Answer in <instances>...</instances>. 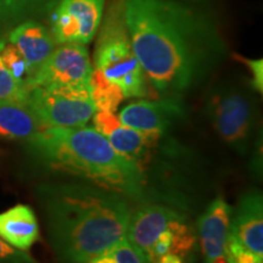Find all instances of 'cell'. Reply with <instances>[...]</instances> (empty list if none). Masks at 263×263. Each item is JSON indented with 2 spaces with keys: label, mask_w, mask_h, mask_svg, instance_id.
Wrapping results in <instances>:
<instances>
[{
  "label": "cell",
  "mask_w": 263,
  "mask_h": 263,
  "mask_svg": "<svg viewBox=\"0 0 263 263\" xmlns=\"http://www.w3.org/2000/svg\"><path fill=\"white\" fill-rule=\"evenodd\" d=\"M134 54L160 95L178 99L200 83L222 57L215 29L171 0H122Z\"/></svg>",
  "instance_id": "6da1fadb"
},
{
  "label": "cell",
  "mask_w": 263,
  "mask_h": 263,
  "mask_svg": "<svg viewBox=\"0 0 263 263\" xmlns=\"http://www.w3.org/2000/svg\"><path fill=\"white\" fill-rule=\"evenodd\" d=\"M41 196L52 249L66 263H83L126 239L129 200L85 182L48 184Z\"/></svg>",
  "instance_id": "7a4b0ae2"
},
{
  "label": "cell",
  "mask_w": 263,
  "mask_h": 263,
  "mask_svg": "<svg viewBox=\"0 0 263 263\" xmlns=\"http://www.w3.org/2000/svg\"><path fill=\"white\" fill-rule=\"evenodd\" d=\"M27 144L32 155L52 171L117 193L127 200L147 202L140 171L94 128L47 127Z\"/></svg>",
  "instance_id": "3957f363"
},
{
  "label": "cell",
  "mask_w": 263,
  "mask_h": 263,
  "mask_svg": "<svg viewBox=\"0 0 263 263\" xmlns=\"http://www.w3.org/2000/svg\"><path fill=\"white\" fill-rule=\"evenodd\" d=\"M126 238L145 263H160L168 255L189 263L197 246L188 211L162 202L141 203L132 212Z\"/></svg>",
  "instance_id": "277c9868"
},
{
  "label": "cell",
  "mask_w": 263,
  "mask_h": 263,
  "mask_svg": "<svg viewBox=\"0 0 263 263\" xmlns=\"http://www.w3.org/2000/svg\"><path fill=\"white\" fill-rule=\"evenodd\" d=\"M94 64L107 80L122 89L124 98H144L147 94L146 76L132 47L122 0L111 6L104 20Z\"/></svg>",
  "instance_id": "5b68a950"
},
{
  "label": "cell",
  "mask_w": 263,
  "mask_h": 263,
  "mask_svg": "<svg viewBox=\"0 0 263 263\" xmlns=\"http://www.w3.org/2000/svg\"><path fill=\"white\" fill-rule=\"evenodd\" d=\"M206 114L218 137L238 155H246L252 147L257 112L249 90L240 85L216 88L206 101Z\"/></svg>",
  "instance_id": "8992f818"
},
{
  "label": "cell",
  "mask_w": 263,
  "mask_h": 263,
  "mask_svg": "<svg viewBox=\"0 0 263 263\" xmlns=\"http://www.w3.org/2000/svg\"><path fill=\"white\" fill-rule=\"evenodd\" d=\"M28 105L44 127H84L97 112L89 87H34Z\"/></svg>",
  "instance_id": "52a82bcc"
},
{
  "label": "cell",
  "mask_w": 263,
  "mask_h": 263,
  "mask_svg": "<svg viewBox=\"0 0 263 263\" xmlns=\"http://www.w3.org/2000/svg\"><path fill=\"white\" fill-rule=\"evenodd\" d=\"M93 71L90 57L84 44H61L55 48L39 70L28 81L34 87H89Z\"/></svg>",
  "instance_id": "ba28073f"
},
{
  "label": "cell",
  "mask_w": 263,
  "mask_h": 263,
  "mask_svg": "<svg viewBox=\"0 0 263 263\" xmlns=\"http://www.w3.org/2000/svg\"><path fill=\"white\" fill-rule=\"evenodd\" d=\"M104 0H62L51 18L52 37L59 44H88L103 20Z\"/></svg>",
  "instance_id": "9c48e42d"
},
{
  "label": "cell",
  "mask_w": 263,
  "mask_h": 263,
  "mask_svg": "<svg viewBox=\"0 0 263 263\" xmlns=\"http://www.w3.org/2000/svg\"><path fill=\"white\" fill-rule=\"evenodd\" d=\"M185 118V107L178 99L168 98L159 101H136L127 105L118 115L123 126L156 133H170Z\"/></svg>",
  "instance_id": "30bf717a"
},
{
  "label": "cell",
  "mask_w": 263,
  "mask_h": 263,
  "mask_svg": "<svg viewBox=\"0 0 263 263\" xmlns=\"http://www.w3.org/2000/svg\"><path fill=\"white\" fill-rule=\"evenodd\" d=\"M233 209L223 197H216L197 219L196 232L203 263H228L226 256Z\"/></svg>",
  "instance_id": "8fae6325"
},
{
  "label": "cell",
  "mask_w": 263,
  "mask_h": 263,
  "mask_svg": "<svg viewBox=\"0 0 263 263\" xmlns=\"http://www.w3.org/2000/svg\"><path fill=\"white\" fill-rule=\"evenodd\" d=\"M229 235L246 250L263 258V197L258 190H250L239 199L232 212Z\"/></svg>",
  "instance_id": "7c38bea8"
},
{
  "label": "cell",
  "mask_w": 263,
  "mask_h": 263,
  "mask_svg": "<svg viewBox=\"0 0 263 263\" xmlns=\"http://www.w3.org/2000/svg\"><path fill=\"white\" fill-rule=\"evenodd\" d=\"M9 42L17 48L27 64V83L57 47L51 33L35 21H27L17 26L10 33Z\"/></svg>",
  "instance_id": "4fadbf2b"
},
{
  "label": "cell",
  "mask_w": 263,
  "mask_h": 263,
  "mask_svg": "<svg viewBox=\"0 0 263 263\" xmlns=\"http://www.w3.org/2000/svg\"><path fill=\"white\" fill-rule=\"evenodd\" d=\"M0 238L21 251H28L39 239L35 213L27 205H16L0 213Z\"/></svg>",
  "instance_id": "5bb4252c"
},
{
  "label": "cell",
  "mask_w": 263,
  "mask_h": 263,
  "mask_svg": "<svg viewBox=\"0 0 263 263\" xmlns=\"http://www.w3.org/2000/svg\"><path fill=\"white\" fill-rule=\"evenodd\" d=\"M28 104H0V138L9 140H31L44 129Z\"/></svg>",
  "instance_id": "9a60e30c"
},
{
  "label": "cell",
  "mask_w": 263,
  "mask_h": 263,
  "mask_svg": "<svg viewBox=\"0 0 263 263\" xmlns=\"http://www.w3.org/2000/svg\"><path fill=\"white\" fill-rule=\"evenodd\" d=\"M89 93L97 111L116 112L124 99L122 89L116 83L105 77L98 68L91 71L89 78Z\"/></svg>",
  "instance_id": "2e32d148"
},
{
  "label": "cell",
  "mask_w": 263,
  "mask_h": 263,
  "mask_svg": "<svg viewBox=\"0 0 263 263\" xmlns=\"http://www.w3.org/2000/svg\"><path fill=\"white\" fill-rule=\"evenodd\" d=\"M29 88L24 82L16 80L0 58V104H28Z\"/></svg>",
  "instance_id": "e0dca14e"
},
{
  "label": "cell",
  "mask_w": 263,
  "mask_h": 263,
  "mask_svg": "<svg viewBox=\"0 0 263 263\" xmlns=\"http://www.w3.org/2000/svg\"><path fill=\"white\" fill-rule=\"evenodd\" d=\"M83 263H145V261L126 238L105 254Z\"/></svg>",
  "instance_id": "ac0fdd59"
},
{
  "label": "cell",
  "mask_w": 263,
  "mask_h": 263,
  "mask_svg": "<svg viewBox=\"0 0 263 263\" xmlns=\"http://www.w3.org/2000/svg\"><path fill=\"white\" fill-rule=\"evenodd\" d=\"M0 58H2L6 68L11 72L16 80L27 84V64H26L21 52L17 50V48L12 43L0 42Z\"/></svg>",
  "instance_id": "d6986e66"
},
{
  "label": "cell",
  "mask_w": 263,
  "mask_h": 263,
  "mask_svg": "<svg viewBox=\"0 0 263 263\" xmlns=\"http://www.w3.org/2000/svg\"><path fill=\"white\" fill-rule=\"evenodd\" d=\"M226 256L228 263H263V258L246 250L230 235L227 242Z\"/></svg>",
  "instance_id": "ffe728a7"
},
{
  "label": "cell",
  "mask_w": 263,
  "mask_h": 263,
  "mask_svg": "<svg viewBox=\"0 0 263 263\" xmlns=\"http://www.w3.org/2000/svg\"><path fill=\"white\" fill-rule=\"evenodd\" d=\"M33 0H0V26L22 15Z\"/></svg>",
  "instance_id": "44dd1931"
},
{
  "label": "cell",
  "mask_w": 263,
  "mask_h": 263,
  "mask_svg": "<svg viewBox=\"0 0 263 263\" xmlns=\"http://www.w3.org/2000/svg\"><path fill=\"white\" fill-rule=\"evenodd\" d=\"M0 263H37L26 251L15 249L0 238Z\"/></svg>",
  "instance_id": "7402d4cb"
},
{
  "label": "cell",
  "mask_w": 263,
  "mask_h": 263,
  "mask_svg": "<svg viewBox=\"0 0 263 263\" xmlns=\"http://www.w3.org/2000/svg\"><path fill=\"white\" fill-rule=\"evenodd\" d=\"M238 60H240L244 64L246 67H249V70L252 73V87L255 88V90L262 93L263 91V61L259 60H251V59H246L242 57H236Z\"/></svg>",
  "instance_id": "603a6c76"
}]
</instances>
